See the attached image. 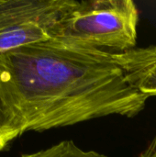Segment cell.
I'll use <instances>...</instances> for the list:
<instances>
[{
    "mask_svg": "<svg viewBox=\"0 0 156 157\" xmlns=\"http://www.w3.org/2000/svg\"><path fill=\"white\" fill-rule=\"evenodd\" d=\"M138 22L139 11L131 0L76 1L60 19L51 40L122 52L135 48Z\"/></svg>",
    "mask_w": 156,
    "mask_h": 157,
    "instance_id": "7a4b0ae2",
    "label": "cell"
},
{
    "mask_svg": "<svg viewBox=\"0 0 156 157\" xmlns=\"http://www.w3.org/2000/svg\"><path fill=\"white\" fill-rule=\"evenodd\" d=\"M20 157H107L92 150H84L73 141H63L47 149Z\"/></svg>",
    "mask_w": 156,
    "mask_h": 157,
    "instance_id": "5b68a950",
    "label": "cell"
},
{
    "mask_svg": "<svg viewBox=\"0 0 156 157\" xmlns=\"http://www.w3.org/2000/svg\"><path fill=\"white\" fill-rule=\"evenodd\" d=\"M75 0H0V52L52 39Z\"/></svg>",
    "mask_w": 156,
    "mask_h": 157,
    "instance_id": "3957f363",
    "label": "cell"
},
{
    "mask_svg": "<svg viewBox=\"0 0 156 157\" xmlns=\"http://www.w3.org/2000/svg\"><path fill=\"white\" fill-rule=\"evenodd\" d=\"M20 135L19 130L0 98V151Z\"/></svg>",
    "mask_w": 156,
    "mask_h": 157,
    "instance_id": "8992f818",
    "label": "cell"
},
{
    "mask_svg": "<svg viewBox=\"0 0 156 157\" xmlns=\"http://www.w3.org/2000/svg\"><path fill=\"white\" fill-rule=\"evenodd\" d=\"M0 98L23 134L112 115L133 118L149 97L110 52L51 40L0 52Z\"/></svg>",
    "mask_w": 156,
    "mask_h": 157,
    "instance_id": "6da1fadb",
    "label": "cell"
},
{
    "mask_svg": "<svg viewBox=\"0 0 156 157\" xmlns=\"http://www.w3.org/2000/svg\"><path fill=\"white\" fill-rule=\"evenodd\" d=\"M138 157H156V137Z\"/></svg>",
    "mask_w": 156,
    "mask_h": 157,
    "instance_id": "52a82bcc",
    "label": "cell"
},
{
    "mask_svg": "<svg viewBox=\"0 0 156 157\" xmlns=\"http://www.w3.org/2000/svg\"><path fill=\"white\" fill-rule=\"evenodd\" d=\"M110 53L135 88L149 98L156 97V45Z\"/></svg>",
    "mask_w": 156,
    "mask_h": 157,
    "instance_id": "277c9868",
    "label": "cell"
}]
</instances>
